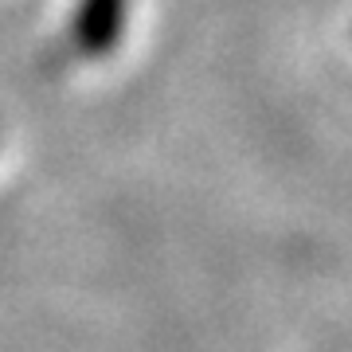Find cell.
<instances>
[{"instance_id": "1", "label": "cell", "mask_w": 352, "mask_h": 352, "mask_svg": "<svg viewBox=\"0 0 352 352\" xmlns=\"http://www.w3.org/2000/svg\"><path fill=\"white\" fill-rule=\"evenodd\" d=\"M126 16H129V0H78L63 36L67 59H78V63L110 59L113 47L122 43Z\"/></svg>"}]
</instances>
